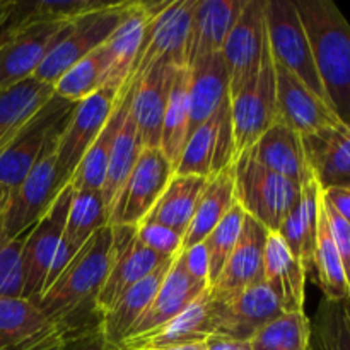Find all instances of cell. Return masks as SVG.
Returning a JSON list of instances; mask_svg holds the SVG:
<instances>
[{"label": "cell", "mask_w": 350, "mask_h": 350, "mask_svg": "<svg viewBox=\"0 0 350 350\" xmlns=\"http://www.w3.org/2000/svg\"><path fill=\"white\" fill-rule=\"evenodd\" d=\"M113 262V229L105 226L79 250L64 272L41 294L38 306L57 323L75 327L101 325L96 297Z\"/></svg>", "instance_id": "1"}, {"label": "cell", "mask_w": 350, "mask_h": 350, "mask_svg": "<svg viewBox=\"0 0 350 350\" xmlns=\"http://www.w3.org/2000/svg\"><path fill=\"white\" fill-rule=\"evenodd\" d=\"M313 51L325 96L350 126V24L332 0H294Z\"/></svg>", "instance_id": "2"}, {"label": "cell", "mask_w": 350, "mask_h": 350, "mask_svg": "<svg viewBox=\"0 0 350 350\" xmlns=\"http://www.w3.org/2000/svg\"><path fill=\"white\" fill-rule=\"evenodd\" d=\"M234 195L246 215L277 232L299 200L301 185L267 170L248 149L234 159Z\"/></svg>", "instance_id": "3"}, {"label": "cell", "mask_w": 350, "mask_h": 350, "mask_svg": "<svg viewBox=\"0 0 350 350\" xmlns=\"http://www.w3.org/2000/svg\"><path fill=\"white\" fill-rule=\"evenodd\" d=\"M130 5L132 2H108L68 23L33 77L53 85L72 65L106 43L125 19Z\"/></svg>", "instance_id": "4"}, {"label": "cell", "mask_w": 350, "mask_h": 350, "mask_svg": "<svg viewBox=\"0 0 350 350\" xmlns=\"http://www.w3.org/2000/svg\"><path fill=\"white\" fill-rule=\"evenodd\" d=\"M195 2L197 0L144 2L147 27L142 50L137 57L130 79H139L154 65L187 67L185 53Z\"/></svg>", "instance_id": "5"}, {"label": "cell", "mask_w": 350, "mask_h": 350, "mask_svg": "<svg viewBox=\"0 0 350 350\" xmlns=\"http://www.w3.org/2000/svg\"><path fill=\"white\" fill-rule=\"evenodd\" d=\"M75 105L77 103L53 96L17 133L16 139L0 154V190L10 197L23 183L48 142L64 132Z\"/></svg>", "instance_id": "6"}, {"label": "cell", "mask_w": 350, "mask_h": 350, "mask_svg": "<svg viewBox=\"0 0 350 350\" xmlns=\"http://www.w3.org/2000/svg\"><path fill=\"white\" fill-rule=\"evenodd\" d=\"M55 135L23 183L10 193L0 221V238L14 239L29 231L50 208L62 190L57 178V144Z\"/></svg>", "instance_id": "7"}, {"label": "cell", "mask_w": 350, "mask_h": 350, "mask_svg": "<svg viewBox=\"0 0 350 350\" xmlns=\"http://www.w3.org/2000/svg\"><path fill=\"white\" fill-rule=\"evenodd\" d=\"M265 24L273 58L328 105L314 67L310 40L294 0H265Z\"/></svg>", "instance_id": "8"}, {"label": "cell", "mask_w": 350, "mask_h": 350, "mask_svg": "<svg viewBox=\"0 0 350 350\" xmlns=\"http://www.w3.org/2000/svg\"><path fill=\"white\" fill-rule=\"evenodd\" d=\"M229 101H231L234 152L238 157L241 152L252 149L270 126L280 122L279 106H277L275 65H273L269 40H267L260 72L236 98Z\"/></svg>", "instance_id": "9"}, {"label": "cell", "mask_w": 350, "mask_h": 350, "mask_svg": "<svg viewBox=\"0 0 350 350\" xmlns=\"http://www.w3.org/2000/svg\"><path fill=\"white\" fill-rule=\"evenodd\" d=\"M118 99V89L105 85L75 105L57 144V178L60 188L70 183L82 157L105 129Z\"/></svg>", "instance_id": "10"}, {"label": "cell", "mask_w": 350, "mask_h": 350, "mask_svg": "<svg viewBox=\"0 0 350 350\" xmlns=\"http://www.w3.org/2000/svg\"><path fill=\"white\" fill-rule=\"evenodd\" d=\"M74 188L65 185L46 214L29 229L23 246V297L38 303L43 294L53 256L64 236Z\"/></svg>", "instance_id": "11"}, {"label": "cell", "mask_w": 350, "mask_h": 350, "mask_svg": "<svg viewBox=\"0 0 350 350\" xmlns=\"http://www.w3.org/2000/svg\"><path fill=\"white\" fill-rule=\"evenodd\" d=\"M173 176V164L161 149H144L125 187L113 204L108 226L139 228Z\"/></svg>", "instance_id": "12"}, {"label": "cell", "mask_w": 350, "mask_h": 350, "mask_svg": "<svg viewBox=\"0 0 350 350\" xmlns=\"http://www.w3.org/2000/svg\"><path fill=\"white\" fill-rule=\"evenodd\" d=\"M267 40L265 0H245L221 51L229 70V99L236 98L260 72Z\"/></svg>", "instance_id": "13"}, {"label": "cell", "mask_w": 350, "mask_h": 350, "mask_svg": "<svg viewBox=\"0 0 350 350\" xmlns=\"http://www.w3.org/2000/svg\"><path fill=\"white\" fill-rule=\"evenodd\" d=\"M234 159L231 101L228 98L207 122L188 137L174 174L211 180L219 171L234 163Z\"/></svg>", "instance_id": "14"}, {"label": "cell", "mask_w": 350, "mask_h": 350, "mask_svg": "<svg viewBox=\"0 0 350 350\" xmlns=\"http://www.w3.org/2000/svg\"><path fill=\"white\" fill-rule=\"evenodd\" d=\"M16 14V26L0 44V92L33 77L62 31L68 26V23L24 24L17 7Z\"/></svg>", "instance_id": "15"}, {"label": "cell", "mask_w": 350, "mask_h": 350, "mask_svg": "<svg viewBox=\"0 0 350 350\" xmlns=\"http://www.w3.org/2000/svg\"><path fill=\"white\" fill-rule=\"evenodd\" d=\"M113 262L105 284L96 297V311L103 314L120 296L170 258L150 252L137 238V228L113 226Z\"/></svg>", "instance_id": "16"}, {"label": "cell", "mask_w": 350, "mask_h": 350, "mask_svg": "<svg viewBox=\"0 0 350 350\" xmlns=\"http://www.w3.org/2000/svg\"><path fill=\"white\" fill-rule=\"evenodd\" d=\"M269 232L256 219L246 215L238 245L219 279L208 289V296L215 304L229 303L250 287L263 282V258Z\"/></svg>", "instance_id": "17"}, {"label": "cell", "mask_w": 350, "mask_h": 350, "mask_svg": "<svg viewBox=\"0 0 350 350\" xmlns=\"http://www.w3.org/2000/svg\"><path fill=\"white\" fill-rule=\"evenodd\" d=\"M178 68L154 65L139 79H129L132 98L130 113L144 149H159L163 120Z\"/></svg>", "instance_id": "18"}, {"label": "cell", "mask_w": 350, "mask_h": 350, "mask_svg": "<svg viewBox=\"0 0 350 350\" xmlns=\"http://www.w3.org/2000/svg\"><path fill=\"white\" fill-rule=\"evenodd\" d=\"M273 65H275L277 106H279L280 120L287 126L304 137L328 126L340 125L342 122L334 109L321 101L314 92H311L301 79H297L275 58Z\"/></svg>", "instance_id": "19"}, {"label": "cell", "mask_w": 350, "mask_h": 350, "mask_svg": "<svg viewBox=\"0 0 350 350\" xmlns=\"http://www.w3.org/2000/svg\"><path fill=\"white\" fill-rule=\"evenodd\" d=\"M207 291V284L197 280L188 272L187 267H185L183 256L180 253L173 265H171L167 275L164 277L152 303L144 311L142 317L133 323V327L130 328L129 335H126L122 344L135 340V338L144 337V335L150 334L156 328L163 327L164 323L183 313L195 299H198Z\"/></svg>", "instance_id": "20"}, {"label": "cell", "mask_w": 350, "mask_h": 350, "mask_svg": "<svg viewBox=\"0 0 350 350\" xmlns=\"http://www.w3.org/2000/svg\"><path fill=\"white\" fill-rule=\"evenodd\" d=\"M212 301V299H211ZM214 306V335L252 340L253 335L284 313L282 306L265 282L250 287L226 304Z\"/></svg>", "instance_id": "21"}, {"label": "cell", "mask_w": 350, "mask_h": 350, "mask_svg": "<svg viewBox=\"0 0 350 350\" xmlns=\"http://www.w3.org/2000/svg\"><path fill=\"white\" fill-rule=\"evenodd\" d=\"M245 0H197L191 14L185 62H193L208 55L221 53Z\"/></svg>", "instance_id": "22"}, {"label": "cell", "mask_w": 350, "mask_h": 350, "mask_svg": "<svg viewBox=\"0 0 350 350\" xmlns=\"http://www.w3.org/2000/svg\"><path fill=\"white\" fill-rule=\"evenodd\" d=\"M211 335H214V306L207 291L176 318L144 337L125 342L116 350H163L205 342Z\"/></svg>", "instance_id": "23"}, {"label": "cell", "mask_w": 350, "mask_h": 350, "mask_svg": "<svg viewBox=\"0 0 350 350\" xmlns=\"http://www.w3.org/2000/svg\"><path fill=\"white\" fill-rule=\"evenodd\" d=\"M174 260L176 258H170L161 263L146 279L125 291L116 299V303L101 314V337L106 350H116L125 340L133 323L142 317L144 311L152 303L154 296L159 291Z\"/></svg>", "instance_id": "24"}, {"label": "cell", "mask_w": 350, "mask_h": 350, "mask_svg": "<svg viewBox=\"0 0 350 350\" xmlns=\"http://www.w3.org/2000/svg\"><path fill=\"white\" fill-rule=\"evenodd\" d=\"M306 270L289 252L279 232H269L263 258V282L282 306L284 313L304 311Z\"/></svg>", "instance_id": "25"}, {"label": "cell", "mask_w": 350, "mask_h": 350, "mask_svg": "<svg viewBox=\"0 0 350 350\" xmlns=\"http://www.w3.org/2000/svg\"><path fill=\"white\" fill-rule=\"evenodd\" d=\"M188 68V137L229 98V70L222 53L208 55Z\"/></svg>", "instance_id": "26"}, {"label": "cell", "mask_w": 350, "mask_h": 350, "mask_svg": "<svg viewBox=\"0 0 350 350\" xmlns=\"http://www.w3.org/2000/svg\"><path fill=\"white\" fill-rule=\"evenodd\" d=\"M308 166L323 190L344 187L350 174V126H328L303 137Z\"/></svg>", "instance_id": "27"}, {"label": "cell", "mask_w": 350, "mask_h": 350, "mask_svg": "<svg viewBox=\"0 0 350 350\" xmlns=\"http://www.w3.org/2000/svg\"><path fill=\"white\" fill-rule=\"evenodd\" d=\"M255 159L267 170L303 187L313 173L308 166L303 137L280 120L252 147Z\"/></svg>", "instance_id": "28"}, {"label": "cell", "mask_w": 350, "mask_h": 350, "mask_svg": "<svg viewBox=\"0 0 350 350\" xmlns=\"http://www.w3.org/2000/svg\"><path fill=\"white\" fill-rule=\"evenodd\" d=\"M147 27V12L144 2H132L125 19L106 40L105 46L109 57V72L106 79L108 88L122 89L130 79L137 57L142 50L144 34Z\"/></svg>", "instance_id": "29"}, {"label": "cell", "mask_w": 350, "mask_h": 350, "mask_svg": "<svg viewBox=\"0 0 350 350\" xmlns=\"http://www.w3.org/2000/svg\"><path fill=\"white\" fill-rule=\"evenodd\" d=\"M53 96V85L34 77L0 92V154Z\"/></svg>", "instance_id": "30"}, {"label": "cell", "mask_w": 350, "mask_h": 350, "mask_svg": "<svg viewBox=\"0 0 350 350\" xmlns=\"http://www.w3.org/2000/svg\"><path fill=\"white\" fill-rule=\"evenodd\" d=\"M234 202V163H232L207 181V187L195 208L193 219L183 236V250H190L204 243L215 226L224 219Z\"/></svg>", "instance_id": "31"}, {"label": "cell", "mask_w": 350, "mask_h": 350, "mask_svg": "<svg viewBox=\"0 0 350 350\" xmlns=\"http://www.w3.org/2000/svg\"><path fill=\"white\" fill-rule=\"evenodd\" d=\"M207 181L208 180L200 176L174 174L167 187L164 188L157 204L154 205L149 215L144 219V222L161 224L164 228L173 229L178 234L185 236L191 219H193L198 200H200L202 193L207 187Z\"/></svg>", "instance_id": "32"}, {"label": "cell", "mask_w": 350, "mask_h": 350, "mask_svg": "<svg viewBox=\"0 0 350 350\" xmlns=\"http://www.w3.org/2000/svg\"><path fill=\"white\" fill-rule=\"evenodd\" d=\"M130 101V84L126 82L122 89H120V99L116 103L115 109H113L111 116L106 122L105 129L98 135L85 156L82 157L81 164L75 170L74 176H72L70 185L74 190H96L101 191L103 183H105L106 170H108L109 154H111L113 144H115L118 130L122 126L123 118H125L126 108H129Z\"/></svg>", "instance_id": "33"}, {"label": "cell", "mask_w": 350, "mask_h": 350, "mask_svg": "<svg viewBox=\"0 0 350 350\" xmlns=\"http://www.w3.org/2000/svg\"><path fill=\"white\" fill-rule=\"evenodd\" d=\"M130 98H132V89H130ZM142 150H144V144L142 140H140L139 132H137V126L132 118V113H130V101H129V108H126L125 118H123L122 126H120L118 130V135H116L115 144H113L111 154H109L108 170H106L105 183H103V188H101V198H103V205H105L106 217L109 215L116 197H118L122 188L125 187L126 180H129L130 174H132L133 167H135Z\"/></svg>", "instance_id": "34"}, {"label": "cell", "mask_w": 350, "mask_h": 350, "mask_svg": "<svg viewBox=\"0 0 350 350\" xmlns=\"http://www.w3.org/2000/svg\"><path fill=\"white\" fill-rule=\"evenodd\" d=\"M314 280L320 289L323 291L325 299L344 301L350 299V287L345 277L344 265H342L340 253L335 246L332 238L330 228H328L327 215H325L323 205L320 197V211H318V229H317V245H314L313 258Z\"/></svg>", "instance_id": "35"}, {"label": "cell", "mask_w": 350, "mask_h": 350, "mask_svg": "<svg viewBox=\"0 0 350 350\" xmlns=\"http://www.w3.org/2000/svg\"><path fill=\"white\" fill-rule=\"evenodd\" d=\"M190 113H188V68H178L173 88L167 99L166 113L161 132V152L167 157L173 167H176L181 152L188 140Z\"/></svg>", "instance_id": "36"}, {"label": "cell", "mask_w": 350, "mask_h": 350, "mask_svg": "<svg viewBox=\"0 0 350 350\" xmlns=\"http://www.w3.org/2000/svg\"><path fill=\"white\" fill-rule=\"evenodd\" d=\"M109 72V57L105 44L72 65L53 84L58 98L70 103H81L106 85Z\"/></svg>", "instance_id": "37"}, {"label": "cell", "mask_w": 350, "mask_h": 350, "mask_svg": "<svg viewBox=\"0 0 350 350\" xmlns=\"http://www.w3.org/2000/svg\"><path fill=\"white\" fill-rule=\"evenodd\" d=\"M105 226H108V217L103 205L101 191L74 190L62 241L72 252L79 253L92 234Z\"/></svg>", "instance_id": "38"}, {"label": "cell", "mask_w": 350, "mask_h": 350, "mask_svg": "<svg viewBox=\"0 0 350 350\" xmlns=\"http://www.w3.org/2000/svg\"><path fill=\"white\" fill-rule=\"evenodd\" d=\"M310 350H350V299H321L311 320Z\"/></svg>", "instance_id": "39"}, {"label": "cell", "mask_w": 350, "mask_h": 350, "mask_svg": "<svg viewBox=\"0 0 350 350\" xmlns=\"http://www.w3.org/2000/svg\"><path fill=\"white\" fill-rule=\"evenodd\" d=\"M311 320L304 311L282 313L250 340L252 350H310Z\"/></svg>", "instance_id": "40"}, {"label": "cell", "mask_w": 350, "mask_h": 350, "mask_svg": "<svg viewBox=\"0 0 350 350\" xmlns=\"http://www.w3.org/2000/svg\"><path fill=\"white\" fill-rule=\"evenodd\" d=\"M245 217L246 212L243 211L238 202H234L228 214L224 215V219L215 226L214 231L204 241L208 255V289L219 279L232 250L238 245Z\"/></svg>", "instance_id": "41"}, {"label": "cell", "mask_w": 350, "mask_h": 350, "mask_svg": "<svg viewBox=\"0 0 350 350\" xmlns=\"http://www.w3.org/2000/svg\"><path fill=\"white\" fill-rule=\"evenodd\" d=\"M137 238L150 252L157 253L163 258H176L183 250V236L161 224L142 222L137 228Z\"/></svg>", "instance_id": "42"}, {"label": "cell", "mask_w": 350, "mask_h": 350, "mask_svg": "<svg viewBox=\"0 0 350 350\" xmlns=\"http://www.w3.org/2000/svg\"><path fill=\"white\" fill-rule=\"evenodd\" d=\"M321 205H323L325 215H327L328 228H330L332 238H334L335 246H337L338 253H340L342 265H344L345 277H347V284L350 287V224L328 204L323 198V190H321Z\"/></svg>", "instance_id": "43"}, {"label": "cell", "mask_w": 350, "mask_h": 350, "mask_svg": "<svg viewBox=\"0 0 350 350\" xmlns=\"http://www.w3.org/2000/svg\"><path fill=\"white\" fill-rule=\"evenodd\" d=\"M181 256H183L185 267H187L188 272L195 279L208 286V255L204 243H200V245L193 246L190 250H183Z\"/></svg>", "instance_id": "44"}, {"label": "cell", "mask_w": 350, "mask_h": 350, "mask_svg": "<svg viewBox=\"0 0 350 350\" xmlns=\"http://www.w3.org/2000/svg\"><path fill=\"white\" fill-rule=\"evenodd\" d=\"M321 190H323V188H321ZM323 198L350 224V188H327V190H323Z\"/></svg>", "instance_id": "45"}, {"label": "cell", "mask_w": 350, "mask_h": 350, "mask_svg": "<svg viewBox=\"0 0 350 350\" xmlns=\"http://www.w3.org/2000/svg\"><path fill=\"white\" fill-rule=\"evenodd\" d=\"M16 23V0H0V44L5 41Z\"/></svg>", "instance_id": "46"}, {"label": "cell", "mask_w": 350, "mask_h": 350, "mask_svg": "<svg viewBox=\"0 0 350 350\" xmlns=\"http://www.w3.org/2000/svg\"><path fill=\"white\" fill-rule=\"evenodd\" d=\"M207 350H252L250 340H236V338L222 337V335H211L205 340Z\"/></svg>", "instance_id": "47"}, {"label": "cell", "mask_w": 350, "mask_h": 350, "mask_svg": "<svg viewBox=\"0 0 350 350\" xmlns=\"http://www.w3.org/2000/svg\"><path fill=\"white\" fill-rule=\"evenodd\" d=\"M65 350H106L105 344H103L101 330L92 332V334L85 335V337L70 342Z\"/></svg>", "instance_id": "48"}, {"label": "cell", "mask_w": 350, "mask_h": 350, "mask_svg": "<svg viewBox=\"0 0 350 350\" xmlns=\"http://www.w3.org/2000/svg\"><path fill=\"white\" fill-rule=\"evenodd\" d=\"M163 350H207V345H205V342H195V344L178 345V347H170Z\"/></svg>", "instance_id": "49"}, {"label": "cell", "mask_w": 350, "mask_h": 350, "mask_svg": "<svg viewBox=\"0 0 350 350\" xmlns=\"http://www.w3.org/2000/svg\"><path fill=\"white\" fill-rule=\"evenodd\" d=\"M7 200H9V195H7L3 190H0V221H2V215H3V211H5Z\"/></svg>", "instance_id": "50"}, {"label": "cell", "mask_w": 350, "mask_h": 350, "mask_svg": "<svg viewBox=\"0 0 350 350\" xmlns=\"http://www.w3.org/2000/svg\"><path fill=\"white\" fill-rule=\"evenodd\" d=\"M344 187H345V188H350V174H349V176H347V180H345Z\"/></svg>", "instance_id": "51"}]
</instances>
